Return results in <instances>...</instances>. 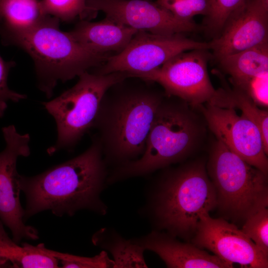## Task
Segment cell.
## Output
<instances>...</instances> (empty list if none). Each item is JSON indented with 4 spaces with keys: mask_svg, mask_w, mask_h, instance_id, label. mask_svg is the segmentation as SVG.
I'll use <instances>...</instances> for the list:
<instances>
[{
    "mask_svg": "<svg viewBox=\"0 0 268 268\" xmlns=\"http://www.w3.org/2000/svg\"><path fill=\"white\" fill-rule=\"evenodd\" d=\"M107 175L96 135L80 155L35 176L20 175V189L26 198L24 220L46 210L58 216H71L82 209L105 214L100 195Z\"/></svg>",
    "mask_w": 268,
    "mask_h": 268,
    "instance_id": "cell-1",
    "label": "cell"
},
{
    "mask_svg": "<svg viewBox=\"0 0 268 268\" xmlns=\"http://www.w3.org/2000/svg\"><path fill=\"white\" fill-rule=\"evenodd\" d=\"M154 83L128 76L104 94L93 128L98 131L106 164L119 167L143 154L158 108L166 95Z\"/></svg>",
    "mask_w": 268,
    "mask_h": 268,
    "instance_id": "cell-2",
    "label": "cell"
},
{
    "mask_svg": "<svg viewBox=\"0 0 268 268\" xmlns=\"http://www.w3.org/2000/svg\"><path fill=\"white\" fill-rule=\"evenodd\" d=\"M59 20L45 15L28 26L16 27L0 34L5 45L20 47L34 63L38 86L51 97L59 81H66L102 65L112 56L85 48L70 32L60 30Z\"/></svg>",
    "mask_w": 268,
    "mask_h": 268,
    "instance_id": "cell-3",
    "label": "cell"
},
{
    "mask_svg": "<svg viewBox=\"0 0 268 268\" xmlns=\"http://www.w3.org/2000/svg\"><path fill=\"white\" fill-rule=\"evenodd\" d=\"M191 107L178 97L166 95L158 108L142 155L116 167L107 182L146 175L187 158L199 145L205 130Z\"/></svg>",
    "mask_w": 268,
    "mask_h": 268,
    "instance_id": "cell-4",
    "label": "cell"
},
{
    "mask_svg": "<svg viewBox=\"0 0 268 268\" xmlns=\"http://www.w3.org/2000/svg\"><path fill=\"white\" fill-rule=\"evenodd\" d=\"M216 205L205 164L197 161L165 173L152 195L150 207L158 227L189 240L195 233L201 215Z\"/></svg>",
    "mask_w": 268,
    "mask_h": 268,
    "instance_id": "cell-5",
    "label": "cell"
},
{
    "mask_svg": "<svg viewBox=\"0 0 268 268\" xmlns=\"http://www.w3.org/2000/svg\"><path fill=\"white\" fill-rule=\"evenodd\" d=\"M220 212L232 221L244 222L268 206V175L228 149L213 143L207 164Z\"/></svg>",
    "mask_w": 268,
    "mask_h": 268,
    "instance_id": "cell-6",
    "label": "cell"
},
{
    "mask_svg": "<svg viewBox=\"0 0 268 268\" xmlns=\"http://www.w3.org/2000/svg\"><path fill=\"white\" fill-rule=\"evenodd\" d=\"M128 76L115 72L100 74L86 71L70 89L49 101L42 103L55 121L57 138L49 147L52 155L62 149L70 150L93 128L101 99L112 85Z\"/></svg>",
    "mask_w": 268,
    "mask_h": 268,
    "instance_id": "cell-7",
    "label": "cell"
},
{
    "mask_svg": "<svg viewBox=\"0 0 268 268\" xmlns=\"http://www.w3.org/2000/svg\"><path fill=\"white\" fill-rule=\"evenodd\" d=\"M198 49H210V44L187 38L183 34L162 35L138 31L122 51L91 71L100 74L124 72L134 76L160 67L180 53Z\"/></svg>",
    "mask_w": 268,
    "mask_h": 268,
    "instance_id": "cell-8",
    "label": "cell"
},
{
    "mask_svg": "<svg viewBox=\"0 0 268 268\" xmlns=\"http://www.w3.org/2000/svg\"><path fill=\"white\" fill-rule=\"evenodd\" d=\"M206 50L182 52L160 67L134 76L157 83L167 96L178 97L197 108L210 101L216 93L208 73Z\"/></svg>",
    "mask_w": 268,
    "mask_h": 268,
    "instance_id": "cell-9",
    "label": "cell"
},
{
    "mask_svg": "<svg viewBox=\"0 0 268 268\" xmlns=\"http://www.w3.org/2000/svg\"><path fill=\"white\" fill-rule=\"evenodd\" d=\"M1 132L5 147L0 152V220L11 231L15 242L36 240L37 229L25 223L19 197L20 175L16 169L18 158L30 154V137L28 134L19 133L13 125L3 127Z\"/></svg>",
    "mask_w": 268,
    "mask_h": 268,
    "instance_id": "cell-10",
    "label": "cell"
},
{
    "mask_svg": "<svg viewBox=\"0 0 268 268\" xmlns=\"http://www.w3.org/2000/svg\"><path fill=\"white\" fill-rule=\"evenodd\" d=\"M217 140L246 162L268 175V159L257 126L235 108L207 102L198 108Z\"/></svg>",
    "mask_w": 268,
    "mask_h": 268,
    "instance_id": "cell-11",
    "label": "cell"
},
{
    "mask_svg": "<svg viewBox=\"0 0 268 268\" xmlns=\"http://www.w3.org/2000/svg\"><path fill=\"white\" fill-rule=\"evenodd\" d=\"M200 248L210 250L221 260L251 268H267L268 257L235 224L202 213L192 240Z\"/></svg>",
    "mask_w": 268,
    "mask_h": 268,
    "instance_id": "cell-12",
    "label": "cell"
},
{
    "mask_svg": "<svg viewBox=\"0 0 268 268\" xmlns=\"http://www.w3.org/2000/svg\"><path fill=\"white\" fill-rule=\"evenodd\" d=\"M92 13L102 11L117 22L152 34L172 35L194 31L198 25L179 20L149 0H86Z\"/></svg>",
    "mask_w": 268,
    "mask_h": 268,
    "instance_id": "cell-13",
    "label": "cell"
},
{
    "mask_svg": "<svg viewBox=\"0 0 268 268\" xmlns=\"http://www.w3.org/2000/svg\"><path fill=\"white\" fill-rule=\"evenodd\" d=\"M266 42H268V9L261 0H246L209 44L219 60Z\"/></svg>",
    "mask_w": 268,
    "mask_h": 268,
    "instance_id": "cell-14",
    "label": "cell"
},
{
    "mask_svg": "<svg viewBox=\"0 0 268 268\" xmlns=\"http://www.w3.org/2000/svg\"><path fill=\"white\" fill-rule=\"evenodd\" d=\"M144 250L157 254L168 268H229L233 264L212 255L193 244L183 243L175 237L152 231L140 238L131 240Z\"/></svg>",
    "mask_w": 268,
    "mask_h": 268,
    "instance_id": "cell-15",
    "label": "cell"
},
{
    "mask_svg": "<svg viewBox=\"0 0 268 268\" xmlns=\"http://www.w3.org/2000/svg\"><path fill=\"white\" fill-rule=\"evenodd\" d=\"M137 31L106 17L98 22L81 20L70 33L81 45L93 52L117 54L127 47Z\"/></svg>",
    "mask_w": 268,
    "mask_h": 268,
    "instance_id": "cell-16",
    "label": "cell"
},
{
    "mask_svg": "<svg viewBox=\"0 0 268 268\" xmlns=\"http://www.w3.org/2000/svg\"><path fill=\"white\" fill-rule=\"evenodd\" d=\"M0 256L6 259L13 268H55L59 261L48 253L44 245H18L5 232L0 220Z\"/></svg>",
    "mask_w": 268,
    "mask_h": 268,
    "instance_id": "cell-17",
    "label": "cell"
},
{
    "mask_svg": "<svg viewBox=\"0 0 268 268\" xmlns=\"http://www.w3.org/2000/svg\"><path fill=\"white\" fill-rule=\"evenodd\" d=\"M219 61L222 68L236 84L268 71V42L227 56Z\"/></svg>",
    "mask_w": 268,
    "mask_h": 268,
    "instance_id": "cell-18",
    "label": "cell"
},
{
    "mask_svg": "<svg viewBox=\"0 0 268 268\" xmlns=\"http://www.w3.org/2000/svg\"><path fill=\"white\" fill-rule=\"evenodd\" d=\"M92 241L95 245L110 252L115 268H147L143 257L144 249L114 231L102 228L93 235Z\"/></svg>",
    "mask_w": 268,
    "mask_h": 268,
    "instance_id": "cell-19",
    "label": "cell"
},
{
    "mask_svg": "<svg viewBox=\"0 0 268 268\" xmlns=\"http://www.w3.org/2000/svg\"><path fill=\"white\" fill-rule=\"evenodd\" d=\"M210 103L221 106L237 108L259 128L266 153H268V112L261 109L246 94L234 87L233 89L216 90Z\"/></svg>",
    "mask_w": 268,
    "mask_h": 268,
    "instance_id": "cell-20",
    "label": "cell"
},
{
    "mask_svg": "<svg viewBox=\"0 0 268 268\" xmlns=\"http://www.w3.org/2000/svg\"><path fill=\"white\" fill-rule=\"evenodd\" d=\"M45 16L38 0H0V34L11 28L31 25Z\"/></svg>",
    "mask_w": 268,
    "mask_h": 268,
    "instance_id": "cell-21",
    "label": "cell"
},
{
    "mask_svg": "<svg viewBox=\"0 0 268 268\" xmlns=\"http://www.w3.org/2000/svg\"><path fill=\"white\" fill-rule=\"evenodd\" d=\"M40 5L43 15L63 21H70L77 17L83 20L93 14L87 8L86 0H41Z\"/></svg>",
    "mask_w": 268,
    "mask_h": 268,
    "instance_id": "cell-22",
    "label": "cell"
},
{
    "mask_svg": "<svg viewBox=\"0 0 268 268\" xmlns=\"http://www.w3.org/2000/svg\"><path fill=\"white\" fill-rule=\"evenodd\" d=\"M241 230L268 257V209L263 207L249 216Z\"/></svg>",
    "mask_w": 268,
    "mask_h": 268,
    "instance_id": "cell-23",
    "label": "cell"
},
{
    "mask_svg": "<svg viewBox=\"0 0 268 268\" xmlns=\"http://www.w3.org/2000/svg\"><path fill=\"white\" fill-rule=\"evenodd\" d=\"M156 3L176 18L192 21L196 15H207L210 0H158Z\"/></svg>",
    "mask_w": 268,
    "mask_h": 268,
    "instance_id": "cell-24",
    "label": "cell"
},
{
    "mask_svg": "<svg viewBox=\"0 0 268 268\" xmlns=\"http://www.w3.org/2000/svg\"><path fill=\"white\" fill-rule=\"evenodd\" d=\"M246 0H210L206 24L209 31L220 33L226 22Z\"/></svg>",
    "mask_w": 268,
    "mask_h": 268,
    "instance_id": "cell-25",
    "label": "cell"
},
{
    "mask_svg": "<svg viewBox=\"0 0 268 268\" xmlns=\"http://www.w3.org/2000/svg\"><path fill=\"white\" fill-rule=\"evenodd\" d=\"M46 251L61 262L62 268H114V261L109 259L105 251L91 258L65 254L45 248Z\"/></svg>",
    "mask_w": 268,
    "mask_h": 268,
    "instance_id": "cell-26",
    "label": "cell"
},
{
    "mask_svg": "<svg viewBox=\"0 0 268 268\" xmlns=\"http://www.w3.org/2000/svg\"><path fill=\"white\" fill-rule=\"evenodd\" d=\"M246 94L258 106L268 105V71L251 77L234 84Z\"/></svg>",
    "mask_w": 268,
    "mask_h": 268,
    "instance_id": "cell-27",
    "label": "cell"
},
{
    "mask_svg": "<svg viewBox=\"0 0 268 268\" xmlns=\"http://www.w3.org/2000/svg\"><path fill=\"white\" fill-rule=\"evenodd\" d=\"M14 66L13 62L5 61L0 55V118L4 115L9 101L17 103L27 98L26 95L16 92L8 87V75Z\"/></svg>",
    "mask_w": 268,
    "mask_h": 268,
    "instance_id": "cell-28",
    "label": "cell"
},
{
    "mask_svg": "<svg viewBox=\"0 0 268 268\" xmlns=\"http://www.w3.org/2000/svg\"><path fill=\"white\" fill-rule=\"evenodd\" d=\"M0 268H13L12 265L6 259L0 256Z\"/></svg>",
    "mask_w": 268,
    "mask_h": 268,
    "instance_id": "cell-29",
    "label": "cell"
},
{
    "mask_svg": "<svg viewBox=\"0 0 268 268\" xmlns=\"http://www.w3.org/2000/svg\"><path fill=\"white\" fill-rule=\"evenodd\" d=\"M264 7L268 9V0H261Z\"/></svg>",
    "mask_w": 268,
    "mask_h": 268,
    "instance_id": "cell-30",
    "label": "cell"
}]
</instances>
